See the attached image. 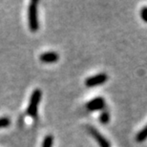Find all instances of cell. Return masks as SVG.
Here are the masks:
<instances>
[{
    "instance_id": "3957f363",
    "label": "cell",
    "mask_w": 147,
    "mask_h": 147,
    "mask_svg": "<svg viewBox=\"0 0 147 147\" xmlns=\"http://www.w3.org/2000/svg\"><path fill=\"white\" fill-rule=\"evenodd\" d=\"M87 129H88V132L90 133L91 136H92L94 139H95L96 142L98 143L99 147H111L109 140L105 139L104 136H102V135L99 133V132L96 130L95 127L88 126Z\"/></svg>"
},
{
    "instance_id": "277c9868",
    "label": "cell",
    "mask_w": 147,
    "mask_h": 147,
    "mask_svg": "<svg viewBox=\"0 0 147 147\" xmlns=\"http://www.w3.org/2000/svg\"><path fill=\"white\" fill-rule=\"evenodd\" d=\"M108 76L106 74H98L94 76H90L85 80V84L87 87H96L98 85L103 84L105 81H107Z\"/></svg>"
},
{
    "instance_id": "ba28073f",
    "label": "cell",
    "mask_w": 147,
    "mask_h": 147,
    "mask_svg": "<svg viewBox=\"0 0 147 147\" xmlns=\"http://www.w3.org/2000/svg\"><path fill=\"white\" fill-rule=\"evenodd\" d=\"M53 143H54V138H53L52 135H48V136L44 138L42 146L41 147H52Z\"/></svg>"
},
{
    "instance_id": "30bf717a",
    "label": "cell",
    "mask_w": 147,
    "mask_h": 147,
    "mask_svg": "<svg viewBox=\"0 0 147 147\" xmlns=\"http://www.w3.org/2000/svg\"><path fill=\"white\" fill-rule=\"evenodd\" d=\"M10 124H11V119H9V117H0V128L8 127Z\"/></svg>"
},
{
    "instance_id": "5b68a950",
    "label": "cell",
    "mask_w": 147,
    "mask_h": 147,
    "mask_svg": "<svg viewBox=\"0 0 147 147\" xmlns=\"http://www.w3.org/2000/svg\"><path fill=\"white\" fill-rule=\"evenodd\" d=\"M89 111H98L102 110L105 107V101L103 98H96L90 100L86 105Z\"/></svg>"
},
{
    "instance_id": "52a82bcc",
    "label": "cell",
    "mask_w": 147,
    "mask_h": 147,
    "mask_svg": "<svg viewBox=\"0 0 147 147\" xmlns=\"http://www.w3.org/2000/svg\"><path fill=\"white\" fill-rule=\"evenodd\" d=\"M146 139H147V125L137 135V138H136L137 142H144Z\"/></svg>"
},
{
    "instance_id": "8992f818",
    "label": "cell",
    "mask_w": 147,
    "mask_h": 147,
    "mask_svg": "<svg viewBox=\"0 0 147 147\" xmlns=\"http://www.w3.org/2000/svg\"><path fill=\"white\" fill-rule=\"evenodd\" d=\"M39 59L43 63H55L59 59V55L55 52H46L39 55Z\"/></svg>"
},
{
    "instance_id": "8fae6325",
    "label": "cell",
    "mask_w": 147,
    "mask_h": 147,
    "mask_svg": "<svg viewBox=\"0 0 147 147\" xmlns=\"http://www.w3.org/2000/svg\"><path fill=\"white\" fill-rule=\"evenodd\" d=\"M140 16H142V19L143 21L147 23V7L142 8V11H140Z\"/></svg>"
},
{
    "instance_id": "7a4b0ae2",
    "label": "cell",
    "mask_w": 147,
    "mask_h": 147,
    "mask_svg": "<svg viewBox=\"0 0 147 147\" xmlns=\"http://www.w3.org/2000/svg\"><path fill=\"white\" fill-rule=\"evenodd\" d=\"M41 96H42V92H41L40 89H36L32 94L27 108V114L29 117H36L37 116L38 105L40 103Z\"/></svg>"
},
{
    "instance_id": "9c48e42d",
    "label": "cell",
    "mask_w": 147,
    "mask_h": 147,
    "mask_svg": "<svg viewBox=\"0 0 147 147\" xmlns=\"http://www.w3.org/2000/svg\"><path fill=\"white\" fill-rule=\"evenodd\" d=\"M99 120H100V122L102 123V124H107V123L109 122V120H110L109 112H108V111L102 112L100 117H99Z\"/></svg>"
},
{
    "instance_id": "6da1fadb",
    "label": "cell",
    "mask_w": 147,
    "mask_h": 147,
    "mask_svg": "<svg viewBox=\"0 0 147 147\" xmlns=\"http://www.w3.org/2000/svg\"><path fill=\"white\" fill-rule=\"evenodd\" d=\"M38 1L34 0L31 1L28 8V24L31 32L36 33L39 30V21H38V13H37Z\"/></svg>"
}]
</instances>
